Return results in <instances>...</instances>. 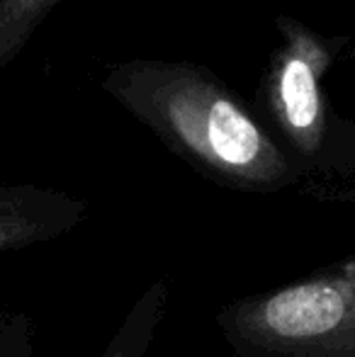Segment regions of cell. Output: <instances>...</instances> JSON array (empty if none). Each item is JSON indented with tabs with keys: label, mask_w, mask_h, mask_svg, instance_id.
Listing matches in <instances>:
<instances>
[{
	"label": "cell",
	"mask_w": 355,
	"mask_h": 357,
	"mask_svg": "<svg viewBox=\"0 0 355 357\" xmlns=\"http://www.w3.org/2000/svg\"><path fill=\"white\" fill-rule=\"evenodd\" d=\"M214 324L236 357H355V260L236 296Z\"/></svg>",
	"instance_id": "cell-2"
},
{
	"label": "cell",
	"mask_w": 355,
	"mask_h": 357,
	"mask_svg": "<svg viewBox=\"0 0 355 357\" xmlns=\"http://www.w3.org/2000/svg\"><path fill=\"white\" fill-rule=\"evenodd\" d=\"M168 282L163 278L153 280L142 294L134 299L117 331L109 335L107 345L98 357H149L156 335L166 321L168 311Z\"/></svg>",
	"instance_id": "cell-5"
},
{
	"label": "cell",
	"mask_w": 355,
	"mask_h": 357,
	"mask_svg": "<svg viewBox=\"0 0 355 357\" xmlns=\"http://www.w3.org/2000/svg\"><path fill=\"white\" fill-rule=\"evenodd\" d=\"M275 24L282 39L263 85L266 112L304 180H351L355 127L331 119L324 90V78L338 59V42L289 15H278Z\"/></svg>",
	"instance_id": "cell-3"
},
{
	"label": "cell",
	"mask_w": 355,
	"mask_h": 357,
	"mask_svg": "<svg viewBox=\"0 0 355 357\" xmlns=\"http://www.w3.org/2000/svg\"><path fill=\"white\" fill-rule=\"evenodd\" d=\"M105 90L158 142L217 185L273 195L304 180L285 146L209 68L134 59L109 68Z\"/></svg>",
	"instance_id": "cell-1"
},
{
	"label": "cell",
	"mask_w": 355,
	"mask_h": 357,
	"mask_svg": "<svg viewBox=\"0 0 355 357\" xmlns=\"http://www.w3.org/2000/svg\"><path fill=\"white\" fill-rule=\"evenodd\" d=\"M88 204L37 185H0V253L61 238L83 224Z\"/></svg>",
	"instance_id": "cell-4"
},
{
	"label": "cell",
	"mask_w": 355,
	"mask_h": 357,
	"mask_svg": "<svg viewBox=\"0 0 355 357\" xmlns=\"http://www.w3.org/2000/svg\"><path fill=\"white\" fill-rule=\"evenodd\" d=\"M351 183H353V188H355V170H353V178H351ZM351 258H353V260H355V253H353V255H351Z\"/></svg>",
	"instance_id": "cell-8"
},
{
	"label": "cell",
	"mask_w": 355,
	"mask_h": 357,
	"mask_svg": "<svg viewBox=\"0 0 355 357\" xmlns=\"http://www.w3.org/2000/svg\"><path fill=\"white\" fill-rule=\"evenodd\" d=\"M34 355V319L27 311L0 309V357Z\"/></svg>",
	"instance_id": "cell-7"
},
{
	"label": "cell",
	"mask_w": 355,
	"mask_h": 357,
	"mask_svg": "<svg viewBox=\"0 0 355 357\" xmlns=\"http://www.w3.org/2000/svg\"><path fill=\"white\" fill-rule=\"evenodd\" d=\"M59 0H0V66L10 61Z\"/></svg>",
	"instance_id": "cell-6"
}]
</instances>
